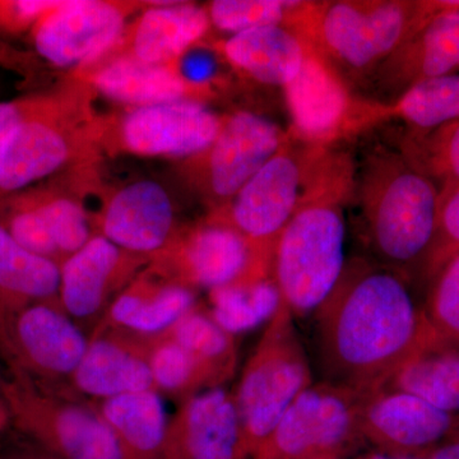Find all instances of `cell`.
I'll list each match as a JSON object with an SVG mask.
<instances>
[{
	"instance_id": "6da1fadb",
	"label": "cell",
	"mask_w": 459,
	"mask_h": 459,
	"mask_svg": "<svg viewBox=\"0 0 459 459\" xmlns=\"http://www.w3.org/2000/svg\"><path fill=\"white\" fill-rule=\"evenodd\" d=\"M314 319L323 382L361 394L385 388L437 340L410 281L364 258L347 263Z\"/></svg>"
},
{
	"instance_id": "8d00e7d4",
	"label": "cell",
	"mask_w": 459,
	"mask_h": 459,
	"mask_svg": "<svg viewBox=\"0 0 459 459\" xmlns=\"http://www.w3.org/2000/svg\"><path fill=\"white\" fill-rule=\"evenodd\" d=\"M457 253H459V184L446 189V192L440 195L437 241H435L429 281L444 263Z\"/></svg>"
},
{
	"instance_id": "7bdbcfd3",
	"label": "cell",
	"mask_w": 459,
	"mask_h": 459,
	"mask_svg": "<svg viewBox=\"0 0 459 459\" xmlns=\"http://www.w3.org/2000/svg\"><path fill=\"white\" fill-rule=\"evenodd\" d=\"M428 455H386V453L377 451V449L369 448L365 449L353 455L350 459H427Z\"/></svg>"
},
{
	"instance_id": "1f68e13d",
	"label": "cell",
	"mask_w": 459,
	"mask_h": 459,
	"mask_svg": "<svg viewBox=\"0 0 459 459\" xmlns=\"http://www.w3.org/2000/svg\"><path fill=\"white\" fill-rule=\"evenodd\" d=\"M394 114L416 129L442 128L459 120V74L413 84L394 104Z\"/></svg>"
},
{
	"instance_id": "8fae6325",
	"label": "cell",
	"mask_w": 459,
	"mask_h": 459,
	"mask_svg": "<svg viewBox=\"0 0 459 459\" xmlns=\"http://www.w3.org/2000/svg\"><path fill=\"white\" fill-rule=\"evenodd\" d=\"M360 428L367 446L394 455H425L459 437V416L392 389L361 394Z\"/></svg>"
},
{
	"instance_id": "4fadbf2b",
	"label": "cell",
	"mask_w": 459,
	"mask_h": 459,
	"mask_svg": "<svg viewBox=\"0 0 459 459\" xmlns=\"http://www.w3.org/2000/svg\"><path fill=\"white\" fill-rule=\"evenodd\" d=\"M131 5L101 0H66L32 27L39 56L56 66H89L122 39Z\"/></svg>"
},
{
	"instance_id": "9a60e30c",
	"label": "cell",
	"mask_w": 459,
	"mask_h": 459,
	"mask_svg": "<svg viewBox=\"0 0 459 459\" xmlns=\"http://www.w3.org/2000/svg\"><path fill=\"white\" fill-rule=\"evenodd\" d=\"M222 122L190 99L133 108L117 124V146L138 156L195 157L211 147Z\"/></svg>"
},
{
	"instance_id": "ffe728a7",
	"label": "cell",
	"mask_w": 459,
	"mask_h": 459,
	"mask_svg": "<svg viewBox=\"0 0 459 459\" xmlns=\"http://www.w3.org/2000/svg\"><path fill=\"white\" fill-rule=\"evenodd\" d=\"M99 235L133 255L152 258L177 234L174 205L161 184L140 180L117 190L102 211Z\"/></svg>"
},
{
	"instance_id": "e575fe53",
	"label": "cell",
	"mask_w": 459,
	"mask_h": 459,
	"mask_svg": "<svg viewBox=\"0 0 459 459\" xmlns=\"http://www.w3.org/2000/svg\"><path fill=\"white\" fill-rule=\"evenodd\" d=\"M63 262L95 237L82 204L68 197H33Z\"/></svg>"
},
{
	"instance_id": "603a6c76",
	"label": "cell",
	"mask_w": 459,
	"mask_h": 459,
	"mask_svg": "<svg viewBox=\"0 0 459 459\" xmlns=\"http://www.w3.org/2000/svg\"><path fill=\"white\" fill-rule=\"evenodd\" d=\"M285 93L295 128L307 137H325L347 117L349 95L343 81L309 45L304 65Z\"/></svg>"
},
{
	"instance_id": "cb8c5ba5",
	"label": "cell",
	"mask_w": 459,
	"mask_h": 459,
	"mask_svg": "<svg viewBox=\"0 0 459 459\" xmlns=\"http://www.w3.org/2000/svg\"><path fill=\"white\" fill-rule=\"evenodd\" d=\"M223 53L232 65L259 82L285 89L300 72L307 44L291 27L264 26L232 35Z\"/></svg>"
},
{
	"instance_id": "836d02e7",
	"label": "cell",
	"mask_w": 459,
	"mask_h": 459,
	"mask_svg": "<svg viewBox=\"0 0 459 459\" xmlns=\"http://www.w3.org/2000/svg\"><path fill=\"white\" fill-rule=\"evenodd\" d=\"M300 2L285 0H214L208 5L212 25L237 33L258 27L286 25Z\"/></svg>"
},
{
	"instance_id": "f546056e",
	"label": "cell",
	"mask_w": 459,
	"mask_h": 459,
	"mask_svg": "<svg viewBox=\"0 0 459 459\" xmlns=\"http://www.w3.org/2000/svg\"><path fill=\"white\" fill-rule=\"evenodd\" d=\"M208 299L205 307L210 316L235 337L270 322L281 305L279 290L271 277L214 289L208 292Z\"/></svg>"
},
{
	"instance_id": "9c48e42d",
	"label": "cell",
	"mask_w": 459,
	"mask_h": 459,
	"mask_svg": "<svg viewBox=\"0 0 459 459\" xmlns=\"http://www.w3.org/2000/svg\"><path fill=\"white\" fill-rule=\"evenodd\" d=\"M307 159L298 147L286 142L225 211L212 217L246 238L259 267L270 276L274 244L305 199Z\"/></svg>"
},
{
	"instance_id": "7c38bea8",
	"label": "cell",
	"mask_w": 459,
	"mask_h": 459,
	"mask_svg": "<svg viewBox=\"0 0 459 459\" xmlns=\"http://www.w3.org/2000/svg\"><path fill=\"white\" fill-rule=\"evenodd\" d=\"M148 263L147 256L126 252L96 234L60 265L59 303L91 334L117 295Z\"/></svg>"
},
{
	"instance_id": "d6a6232c",
	"label": "cell",
	"mask_w": 459,
	"mask_h": 459,
	"mask_svg": "<svg viewBox=\"0 0 459 459\" xmlns=\"http://www.w3.org/2000/svg\"><path fill=\"white\" fill-rule=\"evenodd\" d=\"M422 307L435 337L459 349V253L429 281Z\"/></svg>"
},
{
	"instance_id": "ee69618b",
	"label": "cell",
	"mask_w": 459,
	"mask_h": 459,
	"mask_svg": "<svg viewBox=\"0 0 459 459\" xmlns=\"http://www.w3.org/2000/svg\"><path fill=\"white\" fill-rule=\"evenodd\" d=\"M9 424H11V416H9V411L4 401L0 397V434L7 429Z\"/></svg>"
},
{
	"instance_id": "ba28073f",
	"label": "cell",
	"mask_w": 459,
	"mask_h": 459,
	"mask_svg": "<svg viewBox=\"0 0 459 459\" xmlns=\"http://www.w3.org/2000/svg\"><path fill=\"white\" fill-rule=\"evenodd\" d=\"M89 338L59 303L0 309V352L9 369L39 385L71 389Z\"/></svg>"
},
{
	"instance_id": "5bb4252c",
	"label": "cell",
	"mask_w": 459,
	"mask_h": 459,
	"mask_svg": "<svg viewBox=\"0 0 459 459\" xmlns=\"http://www.w3.org/2000/svg\"><path fill=\"white\" fill-rule=\"evenodd\" d=\"M285 143L279 126L265 117L247 111L231 115L211 147L193 160L199 184L214 204L226 207Z\"/></svg>"
},
{
	"instance_id": "7402d4cb",
	"label": "cell",
	"mask_w": 459,
	"mask_h": 459,
	"mask_svg": "<svg viewBox=\"0 0 459 459\" xmlns=\"http://www.w3.org/2000/svg\"><path fill=\"white\" fill-rule=\"evenodd\" d=\"M210 23L207 8L190 3H159L144 11L114 48L124 51L117 56L147 65H172L204 38Z\"/></svg>"
},
{
	"instance_id": "d590c367",
	"label": "cell",
	"mask_w": 459,
	"mask_h": 459,
	"mask_svg": "<svg viewBox=\"0 0 459 459\" xmlns=\"http://www.w3.org/2000/svg\"><path fill=\"white\" fill-rule=\"evenodd\" d=\"M0 225L21 247L62 265V256L51 238L47 221L31 197L16 201L11 212L0 220Z\"/></svg>"
},
{
	"instance_id": "f6af8a7d",
	"label": "cell",
	"mask_w": 459,
	"mask_h": 459,
	"mask_svg": "<svg viewBox=\"0 0 459 459\" xmlns=\"http://www.w3.org/2000/svg\"><path fill=\"white\" fill-rule=\"evenodd\" d=\"M14 62V54L0 45V65H8Z\"/></svg>"
},
{
	"instance_id": "4dcf8cb0",
	"label": "cell",
	"mask_w": 459,
	"mask_h": 459,
	"mask_svg": "<svg viewBox=\"0 0 459 459\" xmlns=\"http://www.w3.org/2000/svg\"><path fill=\"white\" fill-rule=\"evenodd\" d=\"M161 334L212 368L225 385L234 377L238 365L237 337L214 322L205 305L199 303Z\"/></svg>"
},
{
	"instance_id": "e0dca14e",
	"label": "cell",
	"mask_w": 459,
	"mask_h": 459,
	"mask_svg": "<svg viewBox=\"0 0 459 459\" xmlns=\"http://www.w3.org/2000/svg\"><path fill=\"white\" fill-rule=\"evenodd\" d=\"M234 395L223 386L180 402L161 459H249Z\"/></svg>"
},
{
	"instance_id": "5b68a950",
	"label": "cell",
	"mask_w": 459,
	"mask_h": 459,
	"mask_svg": "<svg viewBox=\"0 0 459 459\" xmlns=\"http://www.w3.org/2000/svg\"><path fill=\"white\" fill-rule=\"evenodd\" d=\"M11 422L60 459H128L92 402L69 389L39 385L11 370L0 377Z\"/></svg>"
},
{
	"instance_id": "277c9868",
	"label": "cell",
	"mask_w": 459,
	"mask_h": 459,
	"mask_svg": "<svg viewBox=\"0 0 459 459\" xmlns=\"http://www.w3.org/2000/svg\"><path fill=\"white\" fill-rule=\"evenodd\" d=\"M346 234L342 207L327 195L304 199L281 232L271 279L294 318L316 313L336 289L349 263Z\"/></svg>"
},
{
	"instance_id": "b9f144b4",
	"label": "cell",
	"mask_w": 459,
	"mask_h": 459,
	"mask_svg": "<svg viewBox=\"0 0 459 459\" xmlns=\"http://www.w3.org/2000/svg\"><path fill=\"white\" fill-rule=\"evenodd\" d=\"M427 459H459V437L437 446L429 453Z\"/></svg>"
},
{
	"instance_id": "ac0fdd59",
	"label": "cell",
	"mask_w": 459,
	"mask_h": 459,
	"mask_svg": "<svg viewBox=\"0 0 459 459\" xmlns=\"http://www.w3.org/2000/svg\"><path fill=\"white\" fill-rule=\"evenodd\" d=\"M54 98H35L32 107L0 151V192H17L63 168L74 141Z\"/></svg>"
},
{
	"instance_id": "52a82bcc",
	"label": "cell",
	"mask_w": 459,
	"mask_h": 459,
	"mask_svg": "<svg viewBox=\"0 0 459 459\" xmlns=\"http://www.w3.org/2000/svg\"><path fill=\"white\" fill-rule=\"evenodd\" d=\"M361 394L313 383L290 406L253 459H350L367 446L360 428Z\"/></svg>"
},
{
	"instance_id": "f35d334b",
	"label": "cell",
	"mask_w": 459,
	"mask_h": 459,
	"mask_svg": "<svg viewBox=\"0 0 459 459\" xmlns=\"http://www.w3.org/2000/svg\"><path fill=\"white\" fill-rule=\"evenodd\" d=\"M179 60L180 66H177L178 71L190 87L207 82L214 74L216 65L210 56L192 54L188 51Z\"/></svg>"
},
{
	"instance_id": "8992f818",
	"label": "cell",
	"mask_w": 459,
	"mask_h": 459,
	"mask_svg": "<svg viewBox=\"0 0 459 459\" xmlns=\"http://www.w3.org/2000/svg\"><path fill=\"white\" fill-rule=\"evenodd\" d=\"M294 319L281 304L232 394L252 458L290 406L314 383Z\"/></svg>"
},
{
	"instance_id": "7a4b0ae2",
	"label": "cell",
	"mask_w": 459,
	"mask_h": 459,
	"mask_svg": "<svg viewBox=\"0 0 459 459\" xmlns=\"http://www.w3.org/2000/svg\"><path fill=\"white\" fill-rule=\"evenodd\" d=\"M362 237L373 261L427 283L437 241L440 195L430 175L409 155L373 153L359 178Z\"/></svg>"
},
{
	"instance_id": "d6986e66",
	"label": "cell",
	"mask_w": 459,
	"mask_h": 459,
	"mask_svg": "<svg viewBox=\"0 0 459 459\" xmlns=\"http://www.w3.org/2000/svg\"><path fill=\"white\" fill-rule=\"evenodd\" d=\"M69 388L91 401L155 389L147 337L117 329H95L69 380Z\"/></svg>"
},
{
	"instance_id": "83f0119b",
	"label": "cell",
	"mask_w": 459,
	"mask_h": 459,
	"mask_svg": "<svg viewBox=\"0 0 459 459\" xmlns=\"http://www.w3.org/2000/svg\"><path fill=\"white\" fill-rule=\"evenodd\" d=\"M385 389L416 395L437 409L459 416V349L435 340L410 359Z\"/></svg>"
},
{
	"instance_id": "74e56055",
	"label": "cell",
	"mask_w": 459,
	"mask_h": 459,
	"mask_svg": "<svg viewBox=\"0 0 459 459\" xmlns=\"http://www.w3.org/2000/svg\"><path fill=\"white\" fill-rule=\"evenodd\" d=\"M435 166L446 177V189L459 184V120L439 128Z\"/></svg>"
},
{
	"instance_id": "d4e9b609",
	"label": "cell",
	"mask_w": 459,
	"mask_h": 459,
	"mask_svg": "<svg viewBox=\"0 0 459 459\" xmlns=\"http://www.w3.org/2000/svg\"><path fill=\"white\" fill-rule=\"evenodd\" d=\"M101 59V65H95L87 72V81L114 101L140 108L188 99L192 87L175 65H147L120 56Z\"/></svg>"
},
{
	"instance_id": "44dd1931",
	"label": "cell",
	"mask_w": 459,
	"mask_h": 459,
	"mask_svg": "<svg viewBox=\"0 0 459 459\" xmlns=\"http://www.w3.org/2000/svg\"><path fill=\"white\" fill-rule=\"evenodd\" d=\"M198 304L197 291L168 279L148 263L117 295L95 329H117L135 336L155 337Z\"/></svg>"
},
{
	"instance_id": "f1b7e54d",
	"label": "cell",
	"mask_w": 459,
	"mask_h": 459,
	"mask_svg": "<svg viewBox=\"0 0 459 459\" xmlns=\"http://www.w3.org/2000/svg\"><path fill=\"white\" fill-rule=\"evenodd\" d=\"M147 340L153 385L160 394L183 402L225 385L212 368L170 338L159 334Z\"/></svg>"
},
{
	"instance_id": "60d3db41",
	"label": "cell",
	"mask_w": 459,
	"mask_h": 459,
	"mask_svg": "<svg viewBox=\"0 0 459 459\" xmlns=\"http://www.w3.org/2000/svg\"><path fill=\"white\" fill-rule=\"evenodd\" d=\"M0 459H60L51 453L45 451L38 444L30 440L29 444H18L16 446L0 453Z\"/></svg>"
},
{
	"instance_id": "ab89813d",
	"label": "cell",
	"mask_w": 459,
	"mask_h": 459,
	"mask_svg": "<svg viewBox=\"0 0 459 459\" xmlns=\"http://www.w3.org/2000/svg\"><path fill=\"white\" fill-rule=\"evenodd\" d=\"M33 99L0 102V151L18 123L25 117L32 107Z\"/></svg>"
},
{
	"instance_id": "484cf974",
	"label": "cell",
	"mask_w": 459,
	"mask_h": 459,
	"mask_svg": "<svg viewBox=\"0 0 459 459\" xmlns=\"http://www.w3.org/2000/svg\"><path fill=\"white\" fill-rule=\"evenodd\" d=\"M128 459H161L169 420L155 389L91 401Z\"/></svg>"
},
{
	"instance_id": "3957f363",
	"label": "cell",
	"mask_w": 459,
	"mask_h": 459,
	"mask_svg": "<svg viewBox=\"0 0 459 459\" xmlns=\"http://www.w3.org/2000/svg\"><path fill=\"white\" fill-rule=\"evenodd\" d=\"M434 7L398 0L300 2L287 26L294 29L341 80L347 75L368 81Z\"/></svg>"
},
{
	"instance_id": "30bf717a",
	"label": "cell",
	"mask_w": 459,
	"mask_h": 459,
	"mask_svg": "<svg viewBox=\"0 0 459 459\" xmlns=\"http://www.w3.org/2000/svg\"><path fill=\"white\" fill-rule=\"evenodd\" d=\"M150 265L197 292L271 277L259 267L246 238L212 219L178 229L169 246L150 259Z\"/></svg>"
},
{
	"instance_id": "4316f807",
	"label": "cell",
	"mask_w": 459,
	"mask_h": 459,
	"mask_svg": "<svg viewBox=\"0 0 459 459\" xmlns=\"http://www.w3.org/2000/svg\"><path fill=\"white\" fill-rule=\"evenodd\" d=\"M59 263L21 247L0 225V309L59 303Z\"/></svg>"
},
{
	"instance_id": "2e32d148",
	"label": "cell",
	"mask_w": 459,
	"mask_h": 459,
	"mask_svg": "<svg viewBox=\"0 0 459 459\" xmlns=\"http://www.w3.org/2000/svg\"><path fill=\"white\" fill-rule=\"evenodd\" d=\"M459 69V2L437 3L368 82L392 104L413 84Z\"/></svg>"
}]
</instances>
